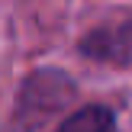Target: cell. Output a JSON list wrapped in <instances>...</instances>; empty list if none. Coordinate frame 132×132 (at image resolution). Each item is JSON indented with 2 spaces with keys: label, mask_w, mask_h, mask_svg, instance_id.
<instances>
[{
  "label": "cell",
  "mask_w": 132,
  "mask_h": 132,
  "mask_svg": "<svg viewBox=\"0 0 132 132\" xmlns=\"http://www.w3.org/2000/svg\"><path fill=\"white\" fill-rule=\"evenodd\" d=\"M77 52L97 64L129 68L132 64V16L97 23L77 39Z\"/></svg>",
  "instance_id": "2"
},
{
  "label": "cell",
  "mask_w": 132,
  "mask_h": 132,
  "mask_svg": "<svg viewBox=\"0 0 132 132\" xmlns=\"http://www.w3.org/2000/svg\"><path fill=\"white\" fill-rule=\"evenodd\" d=\"M116 129V113L106 103H87V106L68 113L52 132H113Z\"/></svg>",
  "instance_id": "3"
},
{
  "label": "cell",
  "mask_w": 132,
  "mask_h": 132,
  "mask_svg": "<svg viewBox=\"0 0 132 132\" xmlns=\"http://www.w3.org/2000/svg\"><path fill=\"white\" fill-rule=\"evenodd\" d=\"M77 100V84L61 68H32L23 77L0 132H42Z\"/></svg>",
  "instance_id": "1"
}]
</instances>
